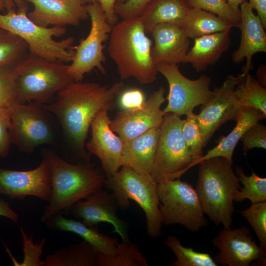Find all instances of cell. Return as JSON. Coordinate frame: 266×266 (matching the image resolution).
Here are the masks:
<instances>
[{
    "label": "cell",
    "instance_id": "7c38bea8",
    "mask_svg": "<svg viewBox=\"0 0 266 266\" xmlns=\"http://www.w3.org/2000/svg\"><path fill=\"white\" fill-rule=\"evenodd\" d=\"M156 68L169 86L165 113L187 116L193 112L196 107L204 105L211 99L213 92L210 89L209 77L202 75L197 79H190L182 74L177 65L161 63L156 65Z\"/></svg>",
    "mask_w": 266,
    "mask_h": 266
},
{
    "label": "cell",
    "instance_id": "9c48e42d",
    "mask_svg": "<svg viewBox=\"0 0 266 266\" xmlns=\"http://www.w3.org/2000/svg\"><path fill=\"white\" fill-rule=\"evenodd\" d=\"M184 120L173 113H165L160 127L155 157L151 171L157 183L180 179L194 166L182 135Z\"/></svg>",
    "mask_w": 266,
    "mask_h": 266
},
{
    "label": "cell",
    "instance_id": "f1b7e54d",
    "mask_svg": "<svg viewBox=\"0 0 266 266\" xmlns=\"http://www.w3.org/2000/svg\"><path fill=\"white\" fill-rule=\"evenodd\" d=\"M238 105L260 110L266 115V89L248 73L234 91Z\"/></svg>",
    "mask_w": 266,
    "mask_h": 266
},
{
    "label": "cell",
    "instance_id": "277c9868",
    "mask_svg": "<svg viewBox=\"0 0 266 266\" xmlns=\"http://www.w3.org/2000/svg\"><path fill=\"white\" fill-rule=\"evenodd\" d=\"M200 165L196 191L204 213L218 226L232 225L233 201L240 188V180L226 158L217 156L205 160Z\"/></svg>",
    "mask_w": 266,
    "mask_h": 266
},
{
    "label": "cell",
    "instance_id": "603a6c76",
    "mask_svg": "<svg viewBox=\"0 0 266 266\" xmlns=\"http://www.w3.org/2000/svg\"><path fill=\"white\" fill-rule=\"evenodd\" d=\"M230 32L228 30L194 39V46L188 51L182 63L191 64L197 72L203 71L214 65L229 50Z\"/></svg>",
    "mask_w": 266,
    "mask_h": 266
},
{
    "label": "cell",
    "instance_id": "f35d334b",
    "mask_svg": "<svg viewBox=\"0 0 266 266\" xmlns=\"http://www.w3.org/2000/svg\"><path fill=\"white\" fill-rule=\"evenodd\" d=\"M21 232L23 236V248L24 259L21 266H44V261L40 259L42 254V248L46 242V239H43L39 244H34L25 234L23 230Z\"/></svg>",
    "mask_w": 266,
    "mask_h": 266
},
{
    "label": "cell",
    "instance_id": "83f0119b",
    "mask_svg": "<svg viewBox=\"0 0 266 266\" xmlns=\"http://www.w3.org/2000/svg\"><path fill=\"white\" fill-rule=\"evenodd\" d=\"M97 252L86 241L72 244L48 255L44 266H98Z\"/></svg>",
    "mask_w": 266,
    "mask_h": 266
},
{
    "label": "cell",
    "instance_id": "7bdbcfd3",
    "mask_svg": "<svg viewBox=\"0 0 266 266\" xmlns=\"http://www.w3.org/2000/svg\"><path fill=\"white\" fill-rule=\"evenodd\" d=\"M125 0H97L102 8L108 22L112 26L117 23V18L115 12V6L117 1L123 2Z\"/></svg>",
    "mask_w": 266,
    "mask_h": 266
},
{
    "label": "cell",
    "instance_id": "ac0fdd59",
    "mask_svg": "<svg viewBox=\"0 0 266 266\" xmlns=\"http://www.w3.org/2000/svg\"><path fill=\"white\" fill-rule=\"evenodd\" d=\"M108 111L100 112L91 124V139L85 144L89 153L100 161L106 177L113 175L121 168L124 146L123 140L111 129Z\"/></svg>",
    "mask_w": 266,
    "mask_h": 266
},
{
    "label": "cell",
    "instance_id": "1f68e13d",
    "mask_svg": "<svg viewBox=\"0 0 266 266\" xmlns=\"http://www.w3.org/2000/svg\"><path fill=\"white\" fill-rule=\"evenodd\" d=\"M28 50L21 38L0 28V66H17L28 55Z\"/></svg>",
    "mask_w": 266,
    "mask_h": 266
},
{
    "label": "cell",
    "instance_id": "9a60e30c",
    "mask_svg": "<svg viewBox=\"0 0 266 266\" xmlns=\"http://www.w3.org/2000/svg\"><path fill=\"white\" fill-rule=\"evenodd\" d=\"M212 243L219 250L214 259L217 265L249 266L254 261L266 262V251L256 243L247 227H224Z\"/></svg>",
    "mask_w": 266,
    "mask_h": 266
},
{
    "label": "cell",
    "instance_id": "5bb4252c",
    "mask_svg": "<svg viewBox=\"0 0 266 266\" xmlns=\"http://www.w3.org/2000/svg\"><path fill=\"white\" fill-rule=\"evenodd\" d=\"M165 93V88L160 86L140 107L118 112L111 120L112 131L125 142L160 127L165 114L161 108L166 99Z\"/></svg>",
    "mask_w": 266,
    "mask_h": 266
},
{
    "label": "cell",
    "instance_id": "e0dca14e",
    "mask_svg": "<svg viewBox=\"0 0 266 266\" xmlns=\"http://www.w3.org/2000/svg\"><path fill=\"white\" fill-rule=\"evenodd\" d=\"M0 194L17 199L33 196L48 202L51 181L46 162L42 160L36 168L29 170L0 168Z\"/></svg>",
    "mask_w": 266,
    "mask_h": 266
},
{
    "label": "cell",
    "instance_id": "ffe728a7",
    "mask_svg": "<svg viewBox=\"0 0 266 266\" xmlns=\"http://www.w3.org/2000/svg\"><path fill=\"white\" fill-rule=\"evenodd\" d=\"M239 9L241 19L237 27L241 32V38L238 49L232 55V62L239 64L246 59L242 71L247 74L253 68V56L266 52V34L259 17L254 14L248 1L243 2Z\"/></svg>",
    "mask_w": 266,
    "mask_h": 266
},
{
    "label": "cell",
    "instance_id": "bcb514c9",
    "mask_svg": "<svg viewBox=\"0 0 266 266\" xmlns=\"http://www.w3.org/2000/svg\"><path fill=\"white\" fill-rule=\"evenodd\" d=\"M6 13L28 10V5L24 0H4Z\"/></svg>",
    "mask_w": 266,
    "mask_h": 266
},
{
    "label": "cell",
    "instance_id": "f907efd6",
    "mask_svg": "<svg viewBox=\"0 0 266 266\" xmlns=\"http://www.w3.org/2000/svg\"><path fill=\"white\" fill-rule=\"evenodd\" d=\"M82 0L83 1V2L84 3H87V2H89V3L92 2L94 1H96L97 0Z\"/></svg>",
    "mask_w": 266,
    "mask_h": 266
},
{
    "label": "cell",
    "instance_id": "ee69618b",
    "mask_svg": "<svg viewBox=\"0 0 266 266\" xmlns=\"http://www.w3.org/2000/svg\"><path fill=\"white\" fill-rule=\"evenodd\" d=\"M253 9H255L265 29H266V0H248Z\"/></svg>",
    "mask_w": 266,
    "mask_h": 266
},
{
    "label": "cell",
    "instance_id": "6da1fadb",
    "mask_svg": "<svg viewBox=\"0 0 266 266\" xmlns=\"http://www.w3.org/2000/svg\"><path fill=\"white\" fill-rule=\"evenodd\" d=\"M124 87L122 81L111 86L73 81L56 94L53 101L44 104L56 119L61 136L75 150L78 164L90 162L85 148L91 124L100 112L114 108Z\"/></svg>",
    "mask_w": 266,
    "mask_h": 266
},
{
    "label": "cell",
    "instance_id": "4fadbf2b",
    "mask_svg": "<svg viewBox=\"0 0 266 266\" xmlns=\"http://www.w3.org/2000/svg\"><path fill=\"white\" fill-rule=\"evenodd\" d=\"M246 75L242 72L237 76L229 75L222 86L213 91L211 99L202 105L197 116L204 147L222 125L230 120H236L241 107L236 100L234 91Z\"/></svg>",
    "mask_w": 266,
    "mask_h": 266
},
{
    "label": "cell",
    "instance_id": "f546056e",
    "mask_svg": "<svg viewBox=\"0 0 266 266\" xmlns=\"http://www.w3.org/2000/svg\"><path fill=\"white\" fill-rule=\"evenodd\" d=\"M98 266H148L147 260L139 252L138 246L130 241H122L117 246L113 256L97 252Z\"/></svg>",
    "mask_w": 266,
    "mask_h": 266
},
{
    "label": "cell",
    "instance_id": "ab89813d",
    "mask_svg": "<svg viewBox=\"0 0 266 266\" xmlns=\"http://www.w3.org/2000/svg\"><path fill=\"white\" fill-rule=\"evenodd\" d=\"M153 0H126L115 6V12L122 20L139 16Z\"/></svg>",
    "mask_w": 266,
    "mask_h": 266
},
{
    "label": "cell",
    "instance_id": "60d3db41",
    "mask_svg": "<svg viewBox=\"0 0 266 266\" xmlns=\"http://www.w3.org/2000/svg\"><path fill=\"white\" fill-rule=\"evenodd\" d=\"M11 121L9 108H0V157H6L9 153L11 141L9 129Z\"/></svg>",
    "mask_w": 266,
    "mask_h": 266
},
{
    "label": "cell",
    "instance_id": "d6a6232c",
    "mask_svg": "<svg viewBox=\"0 0 266 266\" xmlns=\"http://www.w3.org/2000/svg\"><path fill=\"white\" fill-rule=\"evenodd\" d=\"M235 174L243 187L236 192L234 201L241 202L249 200L252 204L266 201V178L257 175L253 170L250 176H247L242 168L235 166Z\"/></svg>",
    "mask_w": 266,
    "mask_h": 266
},
{
    "label": "cell",
    "instance_id": "ba28073f",
    "mask_svg": "<svg viewBox=\"0 0 266 266\" xmlns=\"http://www.w3.org/2000/svg\"><path fill=\"white\" fill-rule=\"evenodd\" d=\"M44 104L17 103L9 108L10 141L21 152L31 154L39 146L57 144L60 127Z\"/></svg>",
    "mask_w": 266,
    "mask_h": 266
},
{
    "label": "cell",
    "instance_id": "c3c4849f",
    "mask_svg": "<svg viewBox=\"0 0 266 266\" xmlns=\"http://www.w3.org/2000/svg\"><path fill=\"white\" fill-rule=\"evenodd\" d=\"M228 3L234 9H239L240 4L245 0H226Z\"/></svg>",
    "mask_w": 266,
    "mask_h": 266
},
{
    "label": "cell",
    "instance_id": "d590c367",
    "mask_svg": "<svg viewBox=\"0 0 266 266\" xmlns=\"http://www.w3.org/2000/svg\"><path fill=\"white\" fill-rule=\"evenodd\" d=\"M252 227L260 243L266 250V201L252 204L240 212Z\"/></svg>",
    "mask_w": 266,
    "mask_h": 266
},
{
    "label": "cell",
    "instance_id": "4316f807",
    "mask_svg": "<svg viewBox=\"0 0 266 266\" xmlns=\"http://www.w3.org/2000/svg\"><path fill=\"white\" fill-rule=\"evenodd\" d=\"M181 26L189 39L231 30L235 27L213 13L194 8H189Z\"/></svg>",
    "mask_w": 266,
    "mask_h": 266
},
{
    "label": "cell",
    "instance_id": "2e32d148",
    "mask_svg": "<svg viewBox=\"0 0 266 266\" xmlns=\"http://www.w3.org/2000/svg\"><path fill=\"white\" fill-rule=\"evenodd\" d=\"M85 199L74 203L67 212L88 227H94L102 222L110 223L114 227L113 232L118 233L122 241H130L128 224L117 214L120 207L112 193L101 188L91 193Z\"/></svg>",
    "mask_w": 266,
    "mask_h": 266
},
{
    "label": "cell",
    "instance_id": "681fc988",
    "mask_svg": "<svg viewBox=\"0 0 266 266\" xmlns=\"http://www.w3.org/2000/svg\"><path fill=\"white\" fill-rule=\"evenodd\" d=\"M5 3L4 0H0V11L5 12Z\"/></svg>",
    "mask_w": 266,
    "mask_h": 266
},
{
    "label": "cell",
    "instance_id": "b9f144b4",
    "mask_svg": "<svg viewBox=\"0 0 266 266\" xmlns=\"http://www.w3.org/2000/svg\"><path fill=\"white\" fill-rule=\"evenodd\" d=\"M118 97L122 110L140 107L146 101L143 92L137 88L123 90Z\"/></svg>",
    "mask_w": 266,
    "mask_h": 266
},
{
    "label": "cell",
    "instance_id": "5b68a950",
    "mask_svg": "<svg viewBox=\"0 0 266 266\" xmlns=\"http://www.w3.org/2000/svg\"><path fill=\"white\" fill-rule=\"evenodd\" d=\"M16 67L17 103L32 101L47 103L57 93L74 81L65 63L51 62L30 54Z\"/></svg>",
    "mask_w": 266,
    "mask_h": 266
},
{
    "label": "cell",
    "instance_id": "3957f363",
    "mask_svg": "<svg viewBox=\"0 0 266 266\" xmlns=\"http://www.w3.org/2000/svg\"><path fill=\"white\" fill-rule=\"evenodd\" d=\"M139 16L112 26L107 51L122 80L135 78L142 84L153 83L158 71L151 57L152 41Z\"/></svg>",
    "mask_w": 266,
    "mask_h": 266
},
{
    "label": "cell",
    "instance_id": "7a4b0ae2",
    "mask_svg": "<svg viewBox=\"0 0 266 266\" xmlns=\"http://www.w3.org/2000/svg\"><path fill=\"white\" fill-rule=\"evenodd\" d=\"M51 177V195L40 221L45 222L55 214L68 212L76 202L102 188L106 176L90 163L68 162L52 149L41 152Z\"/></svg>",
    "mask_w": 266,
    "mask_h": 266
},
{
    "label": "cell",
    "instance_id": "7dc6e473",
    "mask_svg": "<svg viewBox=\"0 0 266 266\" xmlns=\"http://www.w3.org/2000/svg\"><path fill=\"white\" fill-rule=\"evenodd\" d=\"M257 76L259 83L263 87H266V66H261L257 71Z\"/></svg>",
    "mask_w": 266,
    "mask_h": 266
},
{
    "label": "cell",
    "instance_id": "cb8c5ba5",
    "mask_svg": "<svg viewBox=\"0 0 266 266\" xmlns=\"http://www.w3.org/2000/svg\"><path fill=\"white\" fill-rule=\"evenodd\" d=\"M51 230L70 232L81 237L97 252L113 256L116 253L118 239L100 233L94 227H88L79 220L67 219L58 213L50 217L45 222Z\"/></svg>",
    "mask_w": 266,
    "mask_h": 266
},
{
    "label": "cell",
    "instance_id": "836d02e7",
    "mask_svg": "<svg viewBox=\"0 0 266 266\" xmlns=\"http://www.w3.org/2000/svg\"><path fill=\"white\" fill-rule=\"evenodd\" d=\"M182 135L187 150L194 160V166L203 156L204 147L202 134L199 125L197 114L193 112L187 115L184 119Z\"/></svg>",
    "mask_w": 266,
    "mask_h": 266
},
{
    "label": "cell",
    "instance_id": "52a82bcc",
    "mask_svg": "<svg viewBox=\"0 0 266 266\" xmlns=\"http://www.w3.org/2000/svg\"><path fill=\"white\" fill-rule=\"evenodd\" d=\"M104 185L112 191L120 208L128 209L130 206V200L139 205L145 215L149 236L156 238L162 235L157 183L152 178L141 175L128 166H122L114 174L106 177Z\"/></svg>",
    "mask_w": 266,
    "mask_h": 266
},
{
    "label": "cell",
    "instance_id": "4dcf8cb0",
    "mask_svg": "<svg viewBox=\"0 0 266 266\" xmlns=\"http://www.w3.org/2000/svg\"><path fill=\"white\" fill-rule=\"evenodd\" d=\"M164 243L176 258L170 265L171 266H218L209 254L197 252L192 248L183 246L179 239L174 235H168Z\"/></svg>",
    "mask_w": 266,
    "mask_h": 266
},
{
    "label": "cell",
    "instance_id": "7402d4cb",
    "mask_svg": "<svg viewBox=\"0 0 266 266\" xmlns=\"http://www.w3.org/2000/svg\"><path fill=\"white\" fill-rule=\"evenodd\" d=\"M160 127L124 142L121 166H128L141 175L151 178Z\"/></svg>",
    "mask_w": 266,
    "mask_h": 266
},
{
    "label": "cell",
    "instance_id": "d4e9b609",
    "mask_svg": "<svg viewBox=\"0 0 266 266\" xmlns=\"http://www.w3.org/2000/svg\"><path fill=\"white\" fill-rule=\"evenodd\" d=\"M266 118L260 110L250 107H240L235 120L236 124L232 131L226 136H221L216 141L217 145L207 151L197 162H201L214 157L220 156L226 158L233 164V151L244 133L252 126Z\"/></svg>",
    "mask_w": 266,
    "mask_h": 266
},
{
    "label": "cell",
    "instance_id": "484cf974",
    "mask_svg": "<svg viewBox=\"0 0 266 266\" xmlns=\"http://www.w3.org/2000/svg\"><path fill=\"white\" fill-rule=\"evenodd\" d=\"M189 9L185 0H153L139 16L146 33L163 23L181 25Z\"/></svg>",
    "mask_w": 266,
    "mask_h": 266
},
{
    "label": "cell",
    "instance_id": "44dd1931",
    "mask_svg": "<svg viewBox=\"0 0 266 266\" xmlns=\"http://www.w3.org/2000/svg\"><path fill=\"white\" fill-rule=\"evenodd\" d=\"M149 33L155 41L151 54L156 65L182 63L188 52L190 41L181 25L160 24L153 27Z\"/></svg>",
    "mask_w": 266,
    "mask_h": 266
},
{
    "label": "cell",
    "instance_id": "74e56055",
    "mask_svg": "<svg viewBox=\"0 0 266 266\" xmlns=\"http://www.w3.org/2000/svg\"><path fill=\"white\" fill-rule=\"evenodd\" d=\"M243 150L247 152L254 148L266 149V126L259 122L250 127L242 135Z\"/></svg>",
    "mask_w": 266,
    "mask_h": 266
},
{
    "label": "cell",
    "instance_id": "8992f818",
    "mask_svg": "<svg viewBox=\"0 0 266 266\" xmlns=\"http://www.w3.org/2000/svg\"><path fill=\"white\" fill-rule=\"evenodd\" d=\"M0 28L24 40L31 55L53 62L68 63L73 60L74 37L69 36L61 41L54 39V37H59L66 34L64 27H42L31 20L27 12L14 11L0 13Z\"/></svg>",
    "mask_w": 266,
    "mask_h": 266
},
{
    "label": "cell",
    "instance_id": "d6986e66",
    "mask_svg": "<svg viewBox=\"0 0 266 266\" xmlns=\"http://www.w3.org/2000/svg\"><path fill=\"white\" fill-rule=\"evenodd\" d=\"M32 3L33 10L27 16L37 25L49 27L77 26L88 14L82 0H24Z\"/></svg>",
    "mask_w": 266,
    "mask_h": 266
},
{
    "label": "cell",
    "instance_id": "8d00e7d4",
    "mask_svg": "<svg viewBox=\"0 0 266 266\" xmlns=\"http://www.w3.org/2000/svg\"><path fill=\"white\" fill-rule=\"evenodd\" d=\"M16 66H0V108L17 104Z\"/></svg>",
    "mask_w": 266,
    "mask_h": 266
},
{
    "label": "cell",
    "instance_id": "e575fe53",
    "mask_svg": "<svg viewBox=\"0 0 266 266\" xmlns=\"http://www.w3.org/2000/svg\"><path fill=\"white\" fill-rule=\"evenodd\" d=\"M189 8L201 9L213 13L237 27L241 16L240 9L231 6L226 0H185Z\"/></svg>",
    "mask_w": 266,
    "mask_h": 266
},
{
    "label": "cell",
    "instance_id": "30bf717a",
    "mask_svg": "<svg viewBox=\"0 0 266 266\" xmlns=\"http://www.w3.org/2000/svg\"><path fill=\"white\" fill-rule=\"evenodd\" d=\"M162 224H180L197 232L207 224L199 196L190 184L180 179L157 183Z\"/></svg>",
    "mask_w": 266,
    "mask_h": 266
},
{
    "label": "cell",
    "instance_id": "8fae6325",
    "mask_svg": "<svg viewBox=\"0 0 266 266\" xmlns=\"http://www.w3.org/2000/svg\"><path fill=\"white\" fill-rule=\"evenodd\" d=\"M91 19V29L88 36L81 39L79 44L72 46L75 54L73 60L68 65L67 71L74 81H82L84 75L95 68L103 74L106 73L103 66L106 58L104 55L103 43L111 31L112 26L99 3L96 0L86 5Z\"/></svg>",
    "mask_w": 266,
    "mask_h": 266
},
{
    "label": "cell",
    "instance_id": "f6af8a7d",
    "mask_svg": "<svg viewBox=\"0 0 266 266\" xmlns=\"http://www.w3.org/2000/svg\"><path fill=\"white\" fill-rule=\"evenodd\" d=\"M0 216L6 217L17 223L19 220L18 214L11 208L9 202L0 197Z\"/></svg>",
    "mask_w": 266,
    "mask_h": 266
}]
</instances>
